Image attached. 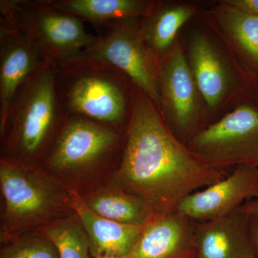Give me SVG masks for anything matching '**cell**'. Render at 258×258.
<instances>
[{
  "label": "cell",
  "mask_w": 258,
  "mask_h": 258,
  "mask_svg": "<svg viewBox=\"0 0 258 258\" xmlns=\"http://www.w3.org/2000/svg\"><path fill=\"white\" fill-rule=\"evenodd\" d=\"M101 258H118V257H103Z\"/></svg>",
  "instance_id": "26"
},
{
  "label": "cell",
  "mask_w": 258,
  "mask_h": 258,
  "mask_svg": "<svg viewBox=\"0 0 258 258\" xmlns=\"http://www.w3.org/2000/svg\"><path fill=\"white\" fill-rule=\"evenodd\" d=\"M255 258H258V257H255Z\"/></svg>",
  "instance_id": "27"
},
{
  "label": "cell",
  "mask_w": 258,
  "mask_h": 258,
  "mask_svg": "<svg viewBox=\"0 0 258 258\" xmlns=\"http://www.w3.org/2000/svg\"><path fill=\"white\" fill-rule=\"evenodd\" d=\"M186 145L208 165L220 170L258 166L257 96L241 102Z\"/></svg>",
  "instance_id": "6"
},
{
  "label": "cell",
  "mask_w": 258,
  "mask_h": 258,
  "mask_svg": "<svg viewBox=\"0 0 258 258\" xmlns=\"http://www.w3.org/2000/svg\"><path fill=\"white\" fill-rule=\"evenodd\" d=\"M258 200V166L241 165L203 190L188 195L176 211L195 222L229 215L249 200Z\"/></svg>",
  "instance_id": "11"
},
{
  "label": "cell",
  "mask_w": 258,
  "mask_h": 258,
  "mask_svg": "<svg viewBox=\"0 0 258 258\" xmlns=\"http://www.w3.org/2000/svg\"><path fill=\"white\" fill-rule=\"evenodd\" d=\"M45 60L20 32L0 23V130L18 88Z\"/></svg>",
  "instance_id": "14"
},
{
  "label": "cell",
  "mask_w": 258,
  "mask_h": 258,
  "mask_svg": "<svg viewBox=\"0 0 258 258\" xmlns=\"http://www.w3.org/2000/svg\"><path fill=\"white\" fill-rule=\"evenodd\" d=\"M227 4L246 14L258 17V0H224Z\"/></svg>",
  "instance_id": "22"
},
{
  "label": "cell",
  "mask_w": 258,
  "mask_h": 258,
  "mask_svg": "<svg viewBox=\"0 0 258 258\" xmlns=\"http://www.w3.org/2000/svg\"><path fill=\"white\" fill-rule=\"evenodd\" d=\"M142 19H126L95 25L96 35H93L92 42L82 53L103 59L124 73L161 112L158 84L159 59L144 38Z\"/></svg>",
  "instance_id": "7"
},
{
  "label": "cell",
  "mask_w": 258,
  "mask_h": 258,
  "mask_svg": "<svg viewBox=\"0 0 258 258\" xmlns=\"http://www.w3.org/2000/svg\"><path fill=\"white\" fill-rule=\"evenodd\" d=\"M252 217V238L255 247L256 254L258 257V215Z\"/></svg>",
  "instance_id": "24"
},
{
  "label": "cell",
  "mask_w": 258,
  "mask_h": 258,
  "mask_svg": "<svg viewBox=\"0 0 258 258\" xmlns=\"http://www.w3.org/2000/svg\"><path fill=\"white\" fill-rule=\"evenodd\" d=\"M256 83H255V88H256V94H257V96L258 98V78L255 79Z\"/></svg>",
  "instance_id": "25"
},
{
  "label": "cell",
  "mask_w": 258,
  "mask_h": 258,
  "mask_svg": "<svg viewBox=\"0 0 258 258\" xmlns=\"http://www.w3.org/2000/svg\"><path fill=\"white\" fill-rule=\"evenodd\" d=\"M1 258H59V254L47 239L27 238L5 247Z\"/></svg>",
  "instance_id": "21"
},
{
  "label": "cell",
  "mask_w": 258,
  "mask_h": 258,
  "mask_svg": "<svg viewBox=\"0 0 258 258\" xmlns=\"http://www.w3.org/2000/svg\"><path fill=\"white\" fill-rule=\"evenodd\" d=\"M158 84L161 115L173 134L186 144L210 123L180 35L159 59Z\"/></svg>",
  "instance_id": "8"
},
{
  "label": "cell",
  "mask_w": 258,
  "mask_h": 258,
  "mask_svg": "<svg viewBox=\"0 0 258 258\" xmlns=\"http://www.w3.org/2000/svg\"><path fill=\"white\" fill-rule=\"evenodd\" d=\"M205 13L213 20L243 69L258 78V17L235 9L225 3Z\"/></svg>",
  "instance_id": "16"
},
{
  "label": "cell",
  "mask_w": 258,
  "mask_h": 258,
  "mask_svg": "<svg viewBox=\"0 0 258 258\" xmlns=\"http://www.w3.org/2000/svg\"><path fill=\"white\" fill-rule=\"evenodd\" d=\"M124 139L125 132L79 115H68L45 162L61 173L92 167L123 150Z\"/></svg>",
  "instance_id": "9"
},
{
  "label": "cell",
  "mask_w": 258,
  "mask_h": 258,
  "mask_svg": "<svg viewBox=\"0 0 258 258\" xmlns=\"http://www.w3.org/2000/svg\"><path fill=\"white\" fill-rule=\"evenodd\" d=\"M57 9L93 26L126 19L147 18L157 0H48Z\"/></svg>",
  "instance_id": "18"
},
{
  "label": "cell",
  "mask_w": 258,
  "mask_h": 258,
  "mask_svg": "<svg viewBox=\"0 0 258 258\" xmlns=\"http://www.w3.org/2000/svg\"><path fill=\"white\" fill-rule=\"evenodd\" d=\"M190 23L186 37H180L211 124L241 102L257 96L256 81L205 11Z\"/></svg>",
  "instance_id": "4"
},
{
  "label": "cell",
  "mask_w": 258,
  "mask_h": 258,
  "mask_svg": "<svg viewBox=\"0 0 258 258\" xmlns=\"http://www.w3.org/2000/svg\"><path fill=\"white\" fill-rule=\"evenodd\" d=\"M0 23L20 32L56 64L81 53L93 39L84 22L48 0H0Z\"/></svg>",
  "instance_id": "5"
},
{
  "label": "cell",
  "mask_w": 258,
  "mask_h": 258,
  "mask_svg": "<svg viewBox=\"0 0 258 258\" xmlns=\"http://www.w3.org/2000/svg\"><path fill=\"white\" fill-rule=\"evenodd\" d=\"M56 67L57 91L67 115H79L125 132L137 87L124 73L82 52Z\"/></svg>",
  "instance_id": "3"
},
{
  "label": "cell",
  "mask_w": 258,
  "mask_h": 258,
  "mask_svg": "<svg viewBox=\"0 0 258 258\" xmlns=\"http://www.w3.org/2000/svg\"><path fill=\"white\" fill-rule=\"evenodd\" d=\"M239 210L247 214L250 217L257 216L258 200H252L246 202L239 208Z\"/></svg>",
  "instance_id": "23"
},
{
  "label": "cell",
  "mask_w": 258,
  "mask_h": 258,
  "mask_svg": "<svg viewBox=\"0 0 258 258\" xmlns=\"http://www.w3.org/2000/svg\"><path fill=\"white\" fill-rule=\"evenodd\" d=\"M117 175L122 190L143 200L154 215L176 211L188 195L227 174L197 157L137 88Z\"/></svg>",
  "instance_id": "1"
},
{
  "label": "cell",
  "mask_w": 258,
  "mask_h": 258,
  "mask_svg": "<svg viewBox=\"0 0 258 258\" xmlns=\"http://www.w3.org/2000/svg\"><path fill=\"white\" fill-rule=\"evenodd\" d=\"M195 258H255L252 217L237 210L205 222H195Z\"/></svg>",
  "instance_id": "12"
},
{
  "label": "cell",
  "mask_w": 258,
  "mask_h": 258,
  "mask_svg": "<svg viewBox=\"0 0 258 258\" xmlns=\"http://www.w3.org/2000/svg\"><path fill=\"white\" fill-rule=\"evenodd\" d=\"M71 206L79 215L97 258H127L137 244L144 226L112 221L96 215L79 197L71 199Z\"/></svg>",
  "instance_id": "15"
},
{
  "label": "cell",
  "mask_w": 258,
  "mask_h": 258,
  "mask_svg": "<svg viewBox=\"0 0 258 258\" xmlns=\"http://www.w3.org/2000/svg\"><path fill=\"white\" fill-rule=\"evenodd\" d=\"M192 3L158 1L147 18L142 20V30L151 50L158 58L167 53L179 36L181 28L198 15Z\"/></svg>",
  "instance_id": "17"
},
{
  "label": "cell",
  "mask_w": 258,
  "mask_h": 258,
  "mask_svg": "<svg viewBox=\"0 0 258 258\" xmlns=\"http://www.w3.org/2000/svg\"><path fill=\"white\" fill-rule=\"evenodd\" d=\"M195 257V222L175 211L153 215L127 258Z\"/></svg>",
  "instance_id": "13"
},
{
  "label": "cell",
  "mask_w": 258,
  "mask_h": 258,
  "mask_svg": "<svg viewBox=\"0 0 258 258\" xmlns=\"http://www.w3.org/2000/svg\"><path fill=\"white\" fill-rule=\"evenodd\" d=\"M56 63L45 60L15 93L4 127L0 130L5 156L25 164L48 155L67 114L57 91Z\"/></svg>",
  "instance_id": "2"
},
{
  "label": "cell",
  "mask_w": 258,
  "mask_h": 258,
  "mask_svg": "<svg viewBox=\"0 0 258 258\" xmlns=\"http://www.w3.org/2000/svg\"><path fill=\"white\" fill-rule=\"evenodd\" d=\"M84 202L96 215L120 223L144 225L154 215L143 200L123 190L99 194Z\"/></svg>",
  "instance_id": "19"
},
{
  "label": "cell",
  "mask_w": 258,
  "mask_h": 258,
  "mask_svg": "<svg viewBox=\"0 0 258 258\" xmlns=\"http://www.w3.org/2000/svg\"><path fill=\"white\" fill-rule=\"evenodd\" d=\"M40 175L29 165L2 159L0 184L10 225L23 227L37 223L60 205L58 195Z\"/></svg>",
  "instance_id": "10"
},
{
  "label": "cell",
  "mask_w": 258,
  "mask_h": 258,
  "mask_svg": "<svg viewBox=\"0 0 258 258\" xmlns=\"http://www.w3.org/2000/svg\"><path fill=\"white\" fill-rule=\"evenodd\" d=\"M45 234L57 249L59 258H89L90 244L83 226L71 220L56 222Z\"/></svg>",
  "instance_id": "20"
}]
</instances>
